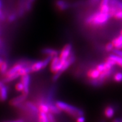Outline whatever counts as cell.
Masks as SVG:
<instances>
[{"label": "cell", "mask_w": 122, "mask_h": 122, "mask_svg": "<svg viewBox=\"0 0 122 122\" xmlns=\"http://www.w3.org/2000/svg\"><path fill=\"white\" fill-rule=\"evenodd\" d=\"M61 73L58 72H57V73H55L54 76H53L52 77V80L53 81H56L58 80V79L60 77V76H61Z\"/></svg>", "instance_id": "obj_25"}, {"label": "cell", "mask_w": 122, "mask_h": 122, "mask_svg": "<svg viewBox=\"0 0 122 122\" xmlns=\"http://www.w3.org/2000/svg\"><path fill=\"white\" fill-rule=\"evenodd\" d=\"M65 62V61L61 60L58 56L53 57L51 59L50 65V70L51 72L54 74L59 72L62 68Z\"/></svg>", "instance_id": "obj_3"}, {"label": "cell", "mask_w": 122, "mask_h": 122, "mask_svg": "<svg viewBox=\"0 0 122 122\" xmlns=\"http://www.w3.org/2000/svg\"><path fill=\"white\" fill-rule=\"evenodd\" d=\"M115 114V109L112 106L108 105L104 109V115L106 118L111 119Z\"/></svg>", "instance_id": "obj_12"}, {"label": "cell", "mask_w": 122, "mask_h": 122, "mask_svg": "<svg viewBox=\"0 0 122 122\" xmlns=\"http://www.w3.org/2000/svg\"><path fill=\"white\" fill-rule=\"evenodd\" d=\"M38 122H49L47 114L39 112V115H38Z\"/></svg>", "instance_id": "obj_17"}, {"label": "cell", "mask_w": 122, "mask_h": 122, "mask_svg": "<svg viewBox=\"0 0 122 122\" xmlns=\"http://www.w3.org/2000/svg\"><path fill=\"white\" fill-rule=\"evenodd\" d=\"M76 122H85V118L84 116H80L76 119Z\"/></svg>", "instance_id": "obj_26"}, {"label": "cell", "mask_w": 122, "mask_h": 122, "mask_svg": "<svg viewBox=\"0 0 122 122\" xmlns=\"http://www.w3.org/2000/svg\"><path fill=\"white\" fill-rule=\"evenodd\" d=\"M27 98V96L24 95L23 94H22L21 95L17 97H15L10 100V105L13 107H18L19 105L23 103V102L26 100Z\"/></svg>", "instance_id": "obj_7"}, {"label": "cell", "mask_w": 122, "mask_h": 122, "mask_svg": "<svg viewBox=\"0 0 122 122\" xmlns=\"http://www.w3.org/2000/svg\"><path fill=\"white\" fill-rule=\"evenodd\" d=\"M9 68V63L7 61H4L0 64V74L4 75L7 72Z\"/></svg>", "instance_id": "obj_16"}, {"label": "cell", "mask_w": 122, "mask_h": 122, "mask_svg": "<svg viewBox=\"0 0 122 122\" xmlns=\"http://www.w3.org/2000/svg\"><path fill=\"white\" fill-rule=\"evenodd\" d=\"M53 58V57L51 56H47V57L44 59L43 60L33 62V63L30 65V69H31L32 72H39L41 70L45 68L50 63V62H51Z\"/></svg>", "instance_id": "obj_2"}, {"label": "cell", "mask_w": 122, "mask_h": 122, "mask_svg": "<svg viewBox=\"0 0 122 122\" xmlns=\"http://www.w3.org/2000/svg\"><path fill=\"white\" fill-rule=\"evenodd\" d=\"M8 97V89L4 83L0 87V101L4 102L6 101Z\"/></svg>", "instance_id": "obj_9"}, {"label": "cell", "mask_w": 122, "mask_h": 122, "mask_svg": "<svg viewBox=\"0 0 122 122\" xmlns=\"http://www.w3.org/2000/svg\"><path fill=\"white\" fill-rule=\"evenodd\" d=\"M48 105L49 108V112L53 114V115H59L62 113V111L58 107L56 103H53L52 102H46Z\"/></svg>", "instance_id": "obj_11"}, {"label": "cell", "mask_w": 122, "mask_h": 122, "mask_svg": "<svg viewBox=\"0 0 122 122\" xmlns=\"http://www.w3.org/2000/svg\"><path fill=\"white\" fill-rule=\"evenodd\" d=\"M3 61H4V60H3V59L1 58H0V64L2 63Z\"/></svg>", "instance_id": "obj_30"}, {"label": "cell", "mask_w": 122, "mask_h": 122, "mask_svg": "<svg viewBox=\"0 0 122 122\" xmlns=\"http://www.w3.org/2000/svg\"><path fill=\"white\" fill-rule=\"evenodd\" d=\"M20 81L24 85V90L22 92V94L28 96L30 92V76L29 74L22 76Z\"/></svg>", "instance_id": "obj_5"}, {"label": "cell", "mask_w": 122, "mask_h": 122, "mask_svg": "<svg viewBox=\"0 0 122 122\" xmlns=\"http://www.w3.org/2000/svg\"><path fill=\"white\" fill-rule=\"evenodd\" d=\"M114 18L117 20H122V10H119L114 15Z\"/></svg>", "instance_id": "obj_22"}, {"label": "cell", "mask_w": 122, "mask_h": 122, "mask_svg": "<svg viewBox=\"0 0 122 122\" xmlns=\"http://www.w3.org/2000/svg\"><path fill=\"white\" fill-rule=\"evenodd\" d=\"M113 54L117 55V56H119V57H122V51L120 49H114L112 51Z\"/></svg>", "instance_id": "obj_24"}, {"label": "cell", "mask_w": 122, "mask_h": 122, "mask_svg": "<svg viewBox=\"0 0 122 122\" xmlns=\"http://www.w3.org/2000/svg\"><path fill=\"white\" fill-rule=\"evenodd\" d=\"M24 105L25 106V109L28 110L32 115L34 116L39 115V110L37 105L32 102L31 101H27L25 102Z\"/></svg>", "instance_id": "obj_6"}, {"label": "cell", "mask_w": 122, "mask_h": 122, "mask_svg": "<svg viewBox=\"0 0 122 122\" xmlns=\"http://www.w3.org/2000/svg\"><path fill=\"white\" fill-rule=\"evenodd\" d=\"M4 83H3V81H0V87H1V85H2Z\"/></svg>", "instance_id": "obj_31"}, {"label": "cell", "mask_w": 122, "mask_h": 122, "mask_svg": "<svg viewBox=\"0 0 122 122\" xmlns=\"http://www.w3.org/2000/svg\"><path fill=\"white\" fill-rule=\"evenodd\" d=\"M72 45L71 44H67L65 45L59 54V58L62 61H66L72 54Z\"/></svg>", "instance_id": "obj_4"}, {"label": "cell", "mask_w": 122, "mask_h": 122, "mask_svg": "<svg viewBox=\"0 0 122 122\" xmlns=\"http://www.w3.org/2000/svg\"><path fill=\"white\" fill-rule=\"evenodd\" d=\"M112 122H122V120L118 118L114 119L112 121Z\"/></svg>", "instance_id": "obj_28"}, {"label": "cell", "mask_w": 122, "mask_h": 122, "mask_svg": "<svg viewBox=\"0 0 122 122\" xmlns=\"http://www.w3.org/2000/svg\"><path fill=\"white\" fill-rule=\"evenodd\" d=\"M36 105H37L38 108H39V112H44L45 114H48L49 112V108L46 101L40 100Z\"/></svg>", "instance_id": "obj_8"}, {"label": "cell", "mask_w": 122, "mask_h": 122, "mask_svg": "<svg viewBox=\"0 0 122 122\" xmlns=\"http://www.w3.org/2000/svg\"><path fill=\"white\" fill-rule=\"evenodd\" d=\"M41 53L44 55H46L47 56H51L53 57H56L59 55V51L58 50L50 48H46L42 49Z\"/></svg>", "instance_id": "obj_10"}, {"label": "cell", "mask_w": 122, "mask_h": 122, "mask_svg": "<svg viewBox=\"0 0 122 122\" xmlns=\"http://www.w3.org/2000/svg\"><path fill=\"white\" fill-rule=\"evenodd\" d=\"M1 1H0V7H1Z\"/></svg>", "instance_id": "obj_33"}, {"label": "cell", "mask_w": 122, "mask_h": 122, "mask_svg": "<svg viewBox=\"0 0 122 122\" xmlns=\"http://www.w3.org/2000/svg\"><path fill=\"white\" fill-rule=\"evenodd\" d=\"M108 58L114 61L117 64V65H118L119 66L122 67V57L113 54L109 55Z\"/></svg>", "instance_id": "obj_15"}, {"label": "cell", "mask_w": 122, "mask_h": 122, "mask_svg": "<svg viewBox=\"0 0 122 122\" xmlns=\"http://www.w3.org/2000/svg\"><path fill=\"white\" fill-rule=\"evenodd\" d=\"M105 50L107 52H110V51H112L113 50L115 49L114 48V46L113 45L112 42H109V43L106 44L105 47Z\"/></svg>", "instance_id": "obj_20"}, {"label": "cell", "mask_w": 122, "mask_h": 122, "mask_svg": "<svg viewBox=\"0 0 122 122\" xmlns=\"http://www.w3.org/2000/svg\"><path fill=\"white\" fill-rule=\"evenodd\" d=\"M96 68H97L101 73L103 72V71H105V67L104 63L98 64V65H97V66H96Z\"/></svg>", "instance_id": "obj_21"}, {"label": "cell", "mask_w": 122, "mask_h": 122, "mask_svg": "<svg viewBox=\"0 0 122 122\" xmlns=\"http://www.w3.org/2000/svg\"><path fill=\"white\" fill-rule=\"evenodd\" d=\"M115 6H117L119 9V10H122V1H119V0H118L117 3H116Z\"/></svg>", "instance_id": "obj_27"}, {"label": "cell", "mask_w": 122, "mask_h": 122, "mask_svg": "<svg viewBox=\"0 0 122 122\" xmlns=\"http://www.w3.org/2000/svg\"><path fill=\"white\" fill-rule=\"evenodd\" d=\"M113 80L117 83H121L122 82V72H119L116 73L114 75Z\"/></svg>", "instance_id": "obj_18"}, {"label": "cell", "mask_w": 122, "mask_h": 122, "mask_svg": "<svg viewBox=\"0 0 122 122\" xmlns=\"http://www.w3.org/2000/svg\"><path fill=\"white\" fill-rule=\"evenodd\" d=\"M55 103L61 111H64L68 115L76 119L80 116H84V112L83 110L68 104L65 102L57 101Z\"/></svg>", "instance_id": "obj_1"}, {"label": "cell", "mask_w": 122, "mask_h": 122, "mask_svg": "<svg viewBox=\"0 0 122 122\" xmlns=\"http://www.w3.org/2000/svg\"><path fill=\"white\" fill-rule=\"evenodd\" d=\"M24 122V120L21 119H17L15 120L14 121H12V122Z\"/></svg>", "instance_id": "obj_29"}, {"label": "cell", "mask_w": 122, "mask_h": 122, "mask_svg": "<svg viewBox=\"0 0 122 122\" xmlns=\"http://www.w3.org/2000/svg\"><path fill=\"white\" fill-rule=\"evenodd\" d=\"M15 90H16L17 92H22L24 90V85L22 83V82H19V83H17L15 84Z\"/></svg>", "instance_id": "obj_19"}, {"label": "cell", "mask_w": 122, "mask_h": 122, "mask_svg": "<svg viewBox=\"0 0 122 122\" xmlns=\"http://www.w3.org/2000/svg\"><path fill=\"white\" fill-rule=\"evenodd\" d=\"M0 42H1V41H0Z\"/></svg>", "instance_id": "obj_34"}, {"label": "cell", "mask_w": 122, "mask_h": 122, "mask_svg": "<svg viewBox=\"0 0 122 122\" xmlns=\"http://www.w3.org/2000/svg\"><path fill=\"white\" fill-rule=\"evenodd\" d=\"M114 46V48L118 49H122V36L119 35L112 40L111 42Z\"/></svg>", "instance_id": "obj_14"}, {"label": "cell", "mask_w": 122, "mask_h": 122, "mask_svg": "<svg viewBox=\"0 0 122 122\" xmlns=\"http://www.w3.org/2000/svg\"><path fill=\"white\" fill-rule=\"evenodd\" d=\"M120 35H122V29L121 30H120Z\"/></svg>", "instance_id": "obj_32"}, {"label": "cell", "mask_w": 122, "mask_h": 122, "mask_svg": "<svg viewBox=\"0 0 122 122\" xmlns=\"http://www.w3.org/2000/svg\"><path fill=\"white\" fill-rule=\"evenodd\" d=\"M101 72L97 68H92L88 71L86 75L90 79H97L100 77Z\"/></svg>", "instance_id": "obj_13"}, {"label": "cell", "mask_w": 122, "mask_h": 122, "mask_svg": "<svg viewBox=\"0 0 122 122\" xmlns=\"http://www.w3.org/2000/svg\"><path fill=\"white\" fill-rule=\"evenodd\" d=\"M48 115V119H49V122H56V119H55L54 115L53 114H51V112H49V113L47 114Z\"/></svg>", "instance_id": "obj_23"}]
</instances>
